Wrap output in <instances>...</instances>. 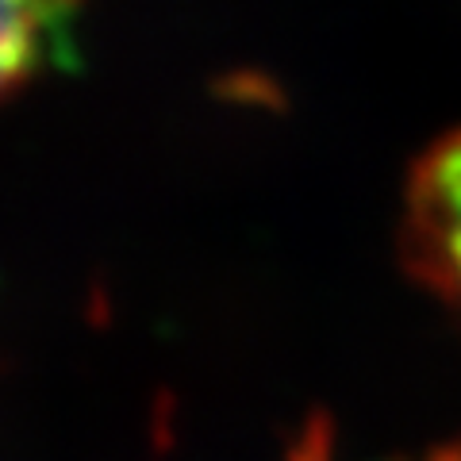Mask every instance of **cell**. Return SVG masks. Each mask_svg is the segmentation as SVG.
Wrapping results in <instances>:
<instances>
[{
	"label": "cell",
	"instance_id": "1",
	"mask_svg": "<svg viewBox=\"0 0 461 461\" xmlns=\"http://www.w3.org/2000/svg\"><path fill=\"white\" fill-rule=\"evenodd\" d=\"M408 242L430 285L461 308V131L442 139L411 177Z\"/></svg>",
	"mask_w": 461,
	"mask_h": 461
},
{
	"label": "cell",
	"instance_id": "2",
	"mask_svg": "<svg viewBox=\"0 0 461 461\" xmlns=\"http://www.w3.org/2000/svg\"><path fill=\"white\" fill-rule=\"evenodd\" d=\"M74 0H0V93L62 62Z\"/></svg>",
	"mask_w": 461,
	"mask_h": 461
},
{
	"label": "cell",
	"instance_id": "3",
	"mask_svg": "<svg viewBox=\"0 0 461 461\" xmlns=\"http://www.w3.org/2000/svg\"><path fill=\"white\" fill-rule=\"evenodd\" d=\"M430 461H461V446H457V450H446L438 457H430Z\"/></svg>",
	"mask_w": 461,
	"mask_h": 461
}]
</instances>
